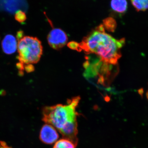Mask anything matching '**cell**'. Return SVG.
Here are the masks:
<instances>
[{
	"mask_svg": "<svg viewBox=\"0 0 148 148\" xmlns=\"http://www.w3.org/2000/svg\"><path fill=\"white\" fill-rule=\"evenodd\" d=\"M125 42L124 39L117 40L105 32L103 25L95 28L79 43L78 51L95 54L98 62L105 66H115L121 57V49Z\"/></svg>",
	"mask_w": 148,
	"mask_h": 148,
	"instance_id": "1",
	"label": "cell"
},
{
	"mask_svg": "<svg viewBox=\"0 0 148 148\" xmlns=\"http://www.w3.org/2000/svg\"><path fill=\"white\" fill-rule=\"evenodd\" d=\"M80 98L79 96L70 99L66 105L58 104L47 106L43 109L42 120L58 130L64 138L75 143H78L76 110Z\"/></svg>",
	"mask_w": 148,
	"mask_h": 148,
	"instance_id": "2",
	"label": "cell"
},
{
	"mask_svg": "<svg viewBox=\"0 0 148 148\" xmlns=\"http://www.w3.org/2000/svg\"><path fill=\"white\" fill-rule=\"evenodd\" d=\"M17 50L19 62L24 65L36 64L42 54L41 42L35 37L23 36L18 40Z\"/></svg>",
	"mask_w": 148,
	"mask_h": 148,
	"instance_id": "3",
	"label": "cell"
},
{
	"mask_svg": "<svg viewBox=\"0 0 148 148\" xmlns=\"http://www.w3.org/2000/svg\"><path fill=\"white\" fill-rule=\"evenodd\" d=\"M47 41L51 47L56 50L60 49L66 45L68 38L63 30L58 28H53L47 36Z\"/></svg>",
	"mask_w": 148,
	"mask_h": 148,
	"instance_id": "4",
	"label": "cell"
},
{
	"mask_svg": "<svg viewBox=\"0 0 148 148\" xmlns=\"http://www.w3.org/2000/svg\"><path fill=\"white\" fill-rule=\"evenodd\" d=\"M58 138V132L52 125L46 123L42 127L40 133V139L42 143L51 145L55 143Z\"/></svg>",
	"mask_w": 148,
	"mask_h": 148,
	"instance_id": "5",
	"label": "cell"
},
{
	"mask_svg": "<svg viewBox=\"0 0 148 148\" xmlns=\"http://www.w3.org/2000/svg\"><path fill=\"white\" fill-rule=\"evenodd\" d=\"M2 48L3 51L7 54L14 53L17 49V40L12 35H6L2 42Z\"/></svg>",
	"mask_w": 148,
	"mask_h": 148,
	"instance_id": "6",
	"label": "cell"
},
{
	"mask_svg": "<svg viewBox=\"0 0 148 148\" xmlns=\"http://www.w3.org/2000/svg\"><path fill=\"white\" fill-rule=\"evenodd\" d=\"M111 6L113 10L119 13H123L127 10V3L126 1H112Z\"/></svg>",
	"mask_w": 148,
	"mask_h": 148,
	"instance_id": "7",
	"label": "cell"
},
{
	"mask_svg": "<svg viewBox=\"0 0 148 148\" xmlns=\"http://www.w3.org/2000/svg\"><path fill=\"white\" fill-rule=\"evenodd\" d=\"M77 145L68 139H62L56 143L53 148H75Z\"/></svg>",
	"mask_w": 148,
	"mask_h": 148,
	"instance_id": "8",
	"label": "cell"
},
{
	"mask_svg": "<svg viewBox=\"0 0 148 148\" xmlns=\"http://www.w3.org/2000/svg\"><path fill=\"white\" fill-rule=\"evenodd\" d=\"M132 5L138 11H144L148 9V1H132Z\"/></svg>",
	"mask_w": 148,
	"mask_h": 148,
	"instance_id": "9",
	"label": "cell"
},
{
	"mask_svg": "<svg viewBox=\"0 0 148 148\" xmlns=\"http://www.w3.org/2000/svg\"><path fill=\"white\" fill-rule=\"evenodd\" d=\"M15 18L16 21L21 23L24 22L27 19V16L23 11L19 10L15 14Z\"/></svg>",
	"mask_w": 148,
	"mask_h": 148,
	"instance_id": "10",
	"label": "cell"
},
{
	"mask_svg": "<svg viewBox=\"0 0 148 148\" xmlns=\"http://www.w3.org/2000/svg\"><path fill=\"white\" fill-rule=\"evenodd\" d=\"M68 47L73 50H79V43L75 42H71L68 43Z\"/></svg>",
	"mask_w": 148,
	"mask_h": 148,
	"instance_id": "11",
	"label": "cell"
},
{
	"mask_svg": "<svg viewBox=\"0 0 148 148\" xmlns=\"http://www.w3.org/2000/svg\"><path fill=\"white\" fill-rule=\"evenodd\" d=\"M24 69L27 73H31L34 71L35 69L32 64H29L24 66Z\"/></svg>",
	"mask_w": 148,
	"mask_h": 148,
	"instance_id": "12",
	"label": "cell"
},
{
	"mask_svg": "<svg viewBox=\"0 0 148 148\" xmlns=\"http://www.w3.org/2000/svg\"><path fill=\"white\" fill-rule=\"evenodd\" d=\"M0 148H12L7 145L5 142L0 141Z\"/></svg>",
	"mask_w": 148,
	"mask_h": 148,
	"instance_id": "13",
	"label": "cell"
},
{
	"mask_svg": "<svg viewBox=\"0 0 148 148\" xmlns=\"http://www.w3.org/2000/svg\"><path fill=\"white\" fill-rule=\"evenodd\" d=\"M147 99H148V90L147 92Z\"/></svg>",
	"mask_w": 148,
	"mask_h": 148,
	"instance_id": "14",
	"label": "cell"
}]
</instances>
